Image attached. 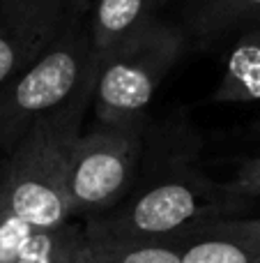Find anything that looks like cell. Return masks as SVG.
<instances>
[{
    "label": "cell",
    "mask_w": 260,
    "mask_h": 263,
    "mask_svg": "<svg viewBox=\"0 0 260 263\" xmlns=\"http://www.w3.org/2000/svg\"><path fill=\"white\" fill-rule=\"evenodd\" d=\"M5 171H7V157H0V215L5 210Z\"/></svg>",
    "instance_id": "obj_14"
},
{
    "label": "cell",
    "mask_w": 260,
    "mask_h": 263,
    "mask_svg": "<svg viewBox=\"0 0 260 263\" xmlns=\"http://www.w3.org/2000/svg\"><path fill=\"white\" fill-rule=\"evenodd\" d=\"M90 0H0V88L30 67Z\"/></svg>",
    "instance_id": "obj_6"
},
{
    "label": "cell",
    "mask_w": 260,
    "mask_h": 263,
    "mask_svg": "<svg viewBox=\"0 0 260 263\" xmlns=\"http://www.w3.org/2000/svg\"><path fill=\"white\" fill-rule=\"evenodd\" d=\"M88 240L83 227H35L3 210L0 263H85Z\"/></svg>",
    "instance_id": "obj_7"
},
{
    "label": "cell",
    "mask_w": 260,
    "mask_h": 263,
    "mask_svg": "<svg viewBox=\"0 0 260 263\" xmlns=\"http://www.w3.org/2000/svg\"><path fill=\"white\" fill-rule=\"evenodd\" d=\"M187 44L180 23L159 18L136 40L104 55L97 67L92 100L97 120L115 127H145L147 106Z\"/></svg>",
    "instance_id": "obj_4"
},
{
    "label": "cell",
    "mask_w": 260,
    "mask_h": 263,
    "mask_svg": "<svg viewBox=\"0 0 260 263\" xmlns=\"http://www.w3.org/2000/svg\"><path fill=\"white\" fill-rule=\"evenodd\" d=\"M175 240L184 263H260V219H216Z\"/></svg>",
    "instance_id": "obj_8"
},
{
    "label": "cell",
    "mask_w": 260,
    "mask_h": 263,
    "mask_svg": "<svg viewBox=\"0 0 260 263\" xmlns=\"http://www.w3.org/2000/svg\"><path fill=\"white\" fill-rule=\"evenodd\" d=\"M214 102H260V28L244 30L228 42Z\"/></svg>",
    "instance_id": "obj_11"
},
{
    "label": "cell",
    "mask_w": 260,
    "mask_h": 263,
    "mask_svg": "<svg viewBox=\"0 0 260 263\" xmlns=\"http://www.w3.org/2000/svg\"><path fill=\"white\" fill-rule=\"evenodd\" d=\"M88 240V238H85ZM85 263H184L178 240L90 242Z\"/></svg>",
    "instance_id": "obj_12"
},
{
    "label": "cell",
    "mask_w": 260,
    "mask_h": 263,
    "mask_svg": "<svg viewBox=\"0 0 260 263\" xmlns=\"http://www.w3.org/2000/svg\"><path fill=\"white\" fill-rule=\"evenodd\" d=\"M244 201L187 159H168L147 178L138 176L115 208L88 217L83 233L90 242L173 240L196 227L226 219Z\"/></svg>",
    "instance_id": "obj_1"
},
{
    "label": "cell",
    "mask_w": 260,
    "mask_h": 263,
    "mask_svg": "<svg viewBox=\"0 0 260 263\" xmlns=\"http://www.w3.org/2000/svg\"><path fill=\"white\" fill-rule=\"evenodd\" d=\"M88 14L74 21L30 67L0 88V153L7 157L30 127L55 114L97 79Z\"/></svg>",
    "instance_id": "obj_3"
},
{
    "label": "cell",
    "mask_w": 260,
    "mask_h": 263,
    "mask_svg": "<svg viewBox=\"0 0 260 263\" xmlns=\"http://www.w3.org/2000/svg\"><path fill=\"white\" fill-rule=\"evenodd\" d=\"M97 81V79H95ZM90 81L69 104L44 116L7 155L5 210L35 227H64L72 222L67 201L69 162L83 118L95 100Z\"/></svg>",
    "instance_id": "obj_2"
},
{
    "label": "cell",
    "mask_w": 260,
    "mask_h": 263,
    "mask_svg": "<svg viewBox=\"0 0 260 263\" xmlns=\"http://www.w3.org/2000/svg\"><path fill=\"white\" fill-rule=\"evenodd\" d=\"M180 28L196 46H216L260 28V0H184Z\"/></svg>",
    "instance_id": "obj_9"
},
{
    "label": "cell",
    "mask_w": 260,
    "mask_h": 263,
    "mask_svg": "<svg viewBox=\"0 0 260 263\" xmlns=\"http://www.w3.org/2000/svg\"><path fill=\"white\" fill-rule=\"evenodd\" d=\"M145 127L99 123L83 129L69 162L67 201L74 217H95L115 208L141 171Z\"/></svg>",
    "instance_id": "obj_5"
},
{
    "label": "cell",
    "mask_w": 260,
    "mask_h": 263,
    "mask_svg": "<svg viewBox=\"0 0 260 263\" xmlns=\"http://www.w3.org/2000/svg\"><path fill=\"white\" fill-rule=\"evenodd\" d=\"M164 3L166 0H90L88 21L97 58L101 60L155 26L161 18L159 9Z\"/></svg>",
    "instance_id": "obj_10"
},
{
    "label": "cell",
    "mask_w": 260,
    "mask_h": 263,
    "mask_svg": "<svg viewBox=\"0 0 260 263\" xmlns=\"http://www.w3.org/2000/svg\"><path fill=\"white\" fill-rule=\"evenodd\" d=\"M224 187L240 199H260V155H253L240 164L233 180L226 182Z\"/></svg>",
    "instance_id": "obj_13"
}]
</instances>
